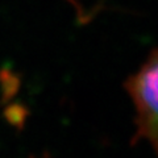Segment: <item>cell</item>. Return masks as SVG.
<instances>
[{
  "label": "cell",
  "instance_id": "1",
  "mask_svg": "<svg viewBox=\"0 0 158 158\" xmlns=\"http://www.w3.org/2000/svg\"><path fill=\"white\" fill-rule=\"evenodd\" d=\"M157 53L153 52L150 58L144 63L135 75L127 82L129 92L136 108V140L146 138L153 148L157 146V127H158V103H157V78H158Z\"/></svg>",
  "mask_w": 158,
  "mask_h": 158
}]
</instances>
